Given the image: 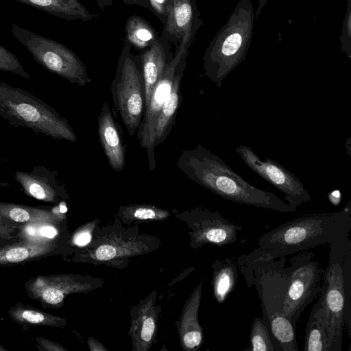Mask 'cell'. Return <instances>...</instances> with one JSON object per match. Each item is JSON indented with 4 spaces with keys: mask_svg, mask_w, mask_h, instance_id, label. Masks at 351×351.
<instances>
[{
    "mask_svg": "<svg viewBox=\"0 0 351 351\" xmlns=\"http://www.w3.org/2000/svg\"><path fill=\"white\" fill-rule=\"evenodd\" d=\"M128 5H136L149 10L165 25L173 0H122Z\"/></svg>",
    "mask_w": 351,
    "mask_h": 351,
    "instance_id": "obj_33",
    "label": "cell"
},
{
    "mask_svg": "<svg viewBox=\"0 0 351 351\" xmlns=\"http://www.w3.org/2000/svg\"><path fill=\"white\" fill-rule=\"evenodd\" d=\"M277 351H298L295 330L290 319L283 313L263 322Z\"/></svg>",
    "mask_w": 351,
    "mask_h": 351,
    "instance_id": "obj_27",
    "label": "cell"
},
{
    "mask_svg": "<svg viewBox=\"0 0 351 351\" xmlns=\"http://www.w3.org/2000/svg\"><path fill=\"white\" fill-rule=\"evenodd\" d=\"M87 343L90 351H108L103 343L92 337L88 339Z\"/></svg>",
    "mask_w": 351,
    "mask_h": 351,
    "instance_id": "obj_37",
    "label": "cell"
},
{
    "mask_svg": "<svg viewBox=\"0 0 351 351\" xmlns=\"http://www.w3.org/2000/svg\"><path fill=\"white\" fill-rule=\"evenodd\" d=\"M350 230V211L304 215L262 234L250 254L269 259L286 257L347 238Z\"/></svg>",
    "mask_w": 351,
    "mask_h": 351,
    "instance_id": "obj_2",
    "label": "cell"
},
{
    "mask_svg": "<svg viewBox=\"0 0 351 351\" xmlns=\"http://www.w3.org/2000/svg\"><path fill=\"white\" fill-rule=\"evenodd\" d=\"M186 56L187 51L182 55L180 60L173 87L158 115L153 137L154 149L167 139L174 125L182 98L180 85L186 67Z\"/></svg>",
    "mask_w": 351,
    "mask_h": 351,
    "instance_id": "obj_21",
    "label": "cell"
},
{
    "mask_svg": "<svg viewBox=\"0 0 351 351\" xmlns=\"http://www.w3.org/2000/svg\"><path fill=\"white\" fill-rule=\"evenodd\" d=\"M125 39L131 47L143 51L158 39V36L153 26L145 19L138 16L128 19L125 25Z\"/></svg>",
    "mask_w": 351,
    "mask_h": 351,
    "instance_id": "obj_29",
    "label": "cell"
},
{
    "mask_svg": "<svg viewBox=\"0 0 351 351\" xmlns=\"http://www.w3.org/2000/svg\"><path fill=\"white\" fill-rule=\"evenodd\" d=\"M21 226L6 222L0 219V240L16 237Z\"/></svg>",
    "mask_w": 351,
    "mask_h": 351,
    "instance_id": "obj_36",
    "label": "cell"
},
{
    "mask_svg": "<svg viewBox=\"0 0 351 351\" xmlns=\"http://www.w3.org/2000/svg\"><path fill=\"white\" fill-rule=\"evenodd\" d=\"M10 317L16 324L23 326H49L62 328L67 325V321L32 306L17 302L8 311Z\"/></svg>",
    "mask_w": 351,
    "mask_h": 351,
    "instance_id": "obj_26",
    "label": "cell"
},
{
    "mask_svg": "<svg viewBox=\"0 0 351 351\" xmlns=\"http://www.w3.org/2000/svg\"><path fill=\"white\" fill-rule=\"evenodd\" d=\"M99 223V219H94L86 223L71 233L69 242L75 248L86 246L93 239V232Z\"/></svg>",
    "mask_w": 351,
    "mask_h": 351,
    "instance_id": "obj_34",
    "label": "cell"
},
{
    "mask_svg": "<svg viewBox=\"0 0 351 351\" xmlns=\"http://www.w3.org/2000/svg\"><path fill=\"white\" fill-rule=\"evenodd\" d=\"M70 235L66 221L23 225L17 234L19 237L62 243H70Z\"/></svg>",
    "mask_w": 351,
    "mask_h": 351,
    "instance_id": "obj_28",
    "label": "cell"
},
{
    "mask_svg": "<svg viewBox=\"0 0 351 351\" xmlns=\"http://www.w3.org/2000/svg\"><path fill=\"white\" fill-rule=\"evenodd\" d=\"M189 228L190 245L193 249L206 244L217 246L230 245L238 241L242 226L223 217L218 211L197 206L176 215Z\"/></svg>",
    "mask_w": 351,
    "mask_h": 351,
    "instance_id": "obj_11",
    "label": "cell"
},
{
    "mask_svg": "<svg viewBox=\"0 0 351 351\" xmlns=\"http://www.w3.org/2000/svg\"><path fill=\"white\" fill-rule=\"evenodd\" d=\"M124 41L111 84L114 107L130 136L137 132L145 110V86L139 55Z\"/></svg>",
    "mask_w": 351,
    "mask_h": 351,
    "instance_id": "obj_6",
    "label": "cell"
},
{
    "mask_svg": "<svg viewBox=\"0 0 351 351\" xmlns=\"http://www.w3.org/2000/svg\"><path fill=\"white\" fill-rule=\"evenodd\" d=\"M213 297L223 303L235 288L238 278L237 257L216 260L211 265Z\"/></svg>",
    "mask_w": 351,
    "mask_h": 351,
    "instance_id": "obj_23",
    "label": "cell"
},
{
    "mask_svg": "<svg viewBox=\"0 0 351 351\" xmlns=\"http://www.w3.org/2000/svg\"><path fill=\"white\" fill-rule=\"evenodd\" d=\"M97 5L101 10L112 5L113 0H95Z\"/></svg>",
    "mask_w": 351,
    "mask_h": 351,
    "instance_id": "obj_38",
    "label": "cell"
},
{
    "mask_svg": "<svg viewBox=\"0 0 351 351\" xmlns=\"http://www.w3.org/2000/svg\"><path fill=\"white\" fill-rule=\"evenodd\" d=\"M57 176L56 171L45 166H36L29 171H16L14 177L26 195L43 202L59 204L67 200L69 194Z\"/></svg>",
    "mask_w": 351,
    "mask_h": 351,
    "instance_id": "obj_16",
    "label": "cell"
},
{
    "mask_svg": "<svg viewBox=\"0 0 351 351\" xmlns=\"http://www.w3.org/2000/svg\"><path fill=\"white\" fill-rule=\"evenodd\" d=\"M170 44L162 32L154 44L139 55L145 86V108L154 86L173 58Z\"/></svg>",
    "mask_w": 351,
    "mask_h": 351,
    "instance_id": "obj_19",
    "label": "cell"
},
{
    "mask_svg": "<svg viewBox=\"0 0 351 351\" xmlns=\"http://www.w3.org/2000/svg\"><path fill=\"white\" fill-rule=\"evenodd\" d=\"M250 345L247 351H277L263 319L256 317L250 330Z\"/></svg>",
    "mask_w": 351,
    "mask_h": 351,
    "instance_id": "obj_31",
    "label": "cell"
},
{
    "mask_svg": "<svg viewBox=\"0 0 351 351\" xmlns=\"http://www.w3.org/2000/svg\"><path fill=\"white\" fill-rule=\"evenodd\" d=\"M170 215L167 210L148 204L121 206L117 214L118 219L125 224L134 221H163Z\"/></svg>",
    "mask_w": 351,
    "mask_h": 351,
    "instance_id": "obj_30",
    "label": "cell"
},
{
    "mask_svg": "<svg viewBox=\"0 0 351 351\" xmlns=\"http://www.w3.org/2000/svg\"><path fill=\"white\" fill-rule=\"evenodd\" d=\"M189 45L182 42L176 49V53L151 94L147 107L145 108L143 119L137 130V138L141 146L146 151L149 169L156 168L155 149L153 137L158 115L173 87L174 78L180 60L187 51Z\"/></svg>",
    "mask_w": 351,
    "mask_h": 351,
    "instance_id": "obj_13",
    "label": "cell"
},
{
    "mask_svg": "<svg viewBox=\"0 0 351 351\" xmlns=\"http://www.w3.org/2000/svg\"><path fill=\"white\" fill-rule=\"evenodd\" d=\"M117 222L101 228L97 225L90 243L75 248L70 256L63 259L74 263L124 267V263H129V258L150 253L161 245L157 237L141 234L137 227L124 228L119 219Z\"/></svg>",
    "mask_w": 351,
    "mask_h": 351,
    "instance_id": "obj_4",
    "label": "cell"
},
{
    "mask_svg": "<svg viewBox=\"0 0 351 351\" xmlns=\"http://www.w3.org/2000/svg\"><path fill=\"white\" fill-rule=\"evenodd\" d=\"M0 117L15 127L56 140L75 143L69 122L52 106L23 89L0 82Z\"/></svg>",
    "mask_w": 351,
    "mask_h": 351,
    "instance_id": "obj_5",
    "label": "cell"
},
{
    "mask_svg": "<svg viewBox=\"0 0 351 351\" xmlns=\"http://www.w3.org/2000/svg\"><path fill=\"white\" fill-rule=\"evenodd\" d=\"M351 241L350 236L329 244L328 265L319 293L326 314L330 351H341L344 326L350 332Z\"/></svg>",
    "mask_w": 351,
    "mask_h": 351,
    "instance_id": "obj_3",
    "label": "cell"
},
{
    "mask_svg": "<svg viewBox=\"0 0 351 351\" xmlns=\"http://www.w3.org/2000/svg\"><path fill=\"white\" fill-rule=\"evenodd\" d=\"M104 281L90 275L53 274L39 275L25 283L29 298L46 308H59L65 298L73 293H87L102 287Z\"/></svg>",
    "mask_w": 351,
    "mask_h": 351,
    "instance_id": "obj_10",
    "label": "cell"
},
{
    "mask_svg": "<svg viewBox=\"0 0 351 351\" xmlns=\"http://www.w3.org/2000/svg\"><path fill=\"white\" fill-rule=\"evenodd\" d=\"M177 166L191 180L223 199L280 213L297 210L275 193L247 182L218 155L202 145L184 150L178 158Z\"/></svg>",
    "mask_w": 351,
    "mask_h": 351,
    "instance_id": "obj_1",
    "label": "cell"
},
{
    "mask_svg": "<svg viewBox=\"0 0 351 351\" xmlns=\"http://www.w3.org/2000/svg\"><path fill=\"white\" fill-rule=\"evenodd\" d=\"M157 298L156 291H153L130 309L128 333L132 351H148L156 339L161 311L160 306L157 304Z\"/></svg>",
    "mask_w": 351,
    "mask_h": 351,
    "instance_id": "obj_15",
    "label": "cell"
},
{
    "mask_svg": "<svg viewBox=\"0 0 351 351\" xmlns=\"http://www.w3.org/2000/svg\"><path fill=\"white\" fill-rule=\"evenodd\" d=\"M0 351H8V350L0 344Z\"/></svg>",
    "mask_w": 351,
    "mask_h": 351,
    "instance_id": "obj_39",
    "label": "cell"
},
{
    "mask_svg": "<svg viewBox=\"0 0 351 351\" xmlns=\"http://www.w3.org/2000/svg\"><path fill=\"white\" fill-rule=\"evenodd\" d=\"M66 20L90 21L98 14L90 13L78 0H14Z\"/></svg>",
    "mask_w": 351,
    "mask_h": 351,
    "instance_id": "obj_24",
    "label": "cell"
},
{
    "mask_svg": "<svg viewBox=\"0 0 351 351\" xmlns=\"http://www.w3.org/2000/svg\"><path fill=\"white\" fill-rule=\"evenodd\" d=\"M0 219L19 226L29 223L67 221L66 214L56 208L31 206L5 202H0Z\"/></svg>",
    "mask_w": 351,
    "mask_h": 351,
    "instance_id": "obj_22",
    "label": "cell"
},
{
    "mask_svg": "<svg viewBox=\"0 0 351 351\" xmlns=\"http://www.w3.org/2000/svg\"><path fill=\"white\" fill-rule=\"evenodd\" d=\"M11 33L48 71L81 86L91 82L84 64L63 44L16 24L11 25Z\"/></svg>",
    "mask_w": 351,
    "mask_h": 351,
    "instance_id": "obj_8",
    "label": "cell"
},
{
    "mask_svg": "<svg viewBox=\"0 0 351 351\" xmlns=\"http://www.w3.org/2000/svg\"><path fill=\"white\" fill-rule=\"evenodd\" d=\"M0 71L19 75L26 80L31 77L16 56L1 45H0Z\"/></svg>",
    "mask_w": 351,
    "mask_h": 351,
    "instance_id": "obj_32",
    "label": "cell"
},
{
    "mask_svg": "<svg viewBox=\"0 0 351 351\" xmlns=\"http://www.w3.org/2000/svg\"><path fill=\"white\" fill-rule=\"evenodd\" d=\"M97 123L99 142L108 162L113 170L121 171L125 165V144L121 128L107 102L101 107Z\"/></svg>",
    "mask_w": 351,
    "mask_h": 351,
    "instance_id": "obj_17",
    "label": "cell"
},
{
    "mask_svg": "<svg viewBox=\"0 0 351 351\" xmlns=\"http://www.w3.org/2000/svg\"><path fill=\"white\" fill-rule=\"evenodd\" d=\"M74 251L70 243L16 237L0 240V267L25 265L30 262L60 255L70 256Z\"/></svg>",
    "mask_w": 351,
    "mask_h": 351,
    "instance_id": "obj_14",
    "label": "cell"
},
{
    "mask_svg": "<svg viewBox=\"0 0 351 351\" xmlns=\"http://www.w3.org/2000/svg\"><path fill=\"white\" fill-rule=\"evenodd\" d=\"M203 282L202 279L186 300L176 324L181 346L186 351L198 350L203 342V330L198 318Z\"/></svg>",
    "mask_w": 351,
    "mask_h": 351,
    "instance_id": "obj_20",
    "label": "cell"
},
{
    "mask_svg": "<svg viewBox=\"0 0 351 351\" xmlns=\"http://www.w3.org/2000/svg\"><path fill=\"white\" fill-rule=\"evenodd\" d=\"M34 340L37 343L39 350L43 351H68L61 344L45 337H36Z\"/></svg>",
    "mask_w": 351,
    "mask_h": 351,
    "instance_id": "obj_35",
    "label": "cell"
},
{
    "mask_svg": "<svg viewBox=\"0 0 351 351\" xmlns=\"http://www.w3.org/2000/svg\"><path fill=\"white\" fill-rule=\"evenodd\" d=\"M235 150L250 169L284 193L288 204L298 208L311 201L310 194L302 182L280 163L267 157L261 160L247 145H240Z\"/></svg>",
    "mask_w": 351,
    "mask_h": 351,
    "instance_id": "obj_12",
    "label": "cell"
},
{
    "mask_svg": "<svg viewBox=\"0 0 351 351\" xmlns=\"http://www.w3.org/2000/svg\"><path fill=\"white\" fill-rule=\"evenodd\" d=\"M195 0H173L162 32L176 49L182 42L189 45L197 28Z\"/></svg>",
    "mask_w": 351,
    "mask_h": 351,
    "instance_id": "obj_18",
    "label": "cell"
},
{
    "mask_svg": "<svg viewBox=\"0 0 351 351\" xmlns=\"http://www.w3.org/2000/svg\"><path fill=\"white\" fill-rule=\"evenodd\" d=\"M313 252L302 251L289 259L287 267L288 283L283 301V313L296 328L300 317L319 295L324 270L315 261Z\"/></svg>",
    "mask_w": 351,
    "mask_h": 351,
    "instance_id": "obj_9",
    "label": "cell"
},
{
    "mask_svg": "<svg viewBox=\"0 0 351 351\" xmlns=\"http://www.w3.org/2000/svg\"><path fill=\"white\" fill-rule=\"evenodd\" d=\"M237 263L247 287L254 286L256 289L262 307L263 321L283 313V301L288 283L286 257L275 261L250 253L237 257Z\"/></svg>",
    "mask_w": 351,
    "mask_h": 351,
    "instance_id": "obj_7",
    "label": "cell"
},
{
    "mask_svg": "<svg viewBox=\"0 0 351 351\" xmlns=\"http://www.w3.org/2000/svg\"><path fill=\"white\" fill-rule=\"evenodd\" d=\"M304 351H330L325 311L318 299L311 311L305 329Z\"/></svg>",
    "mask_w": 351,
    "mask_h": 351,
    "instance_id": "obj_25",
    "label": "cell"
}]
</instances>
